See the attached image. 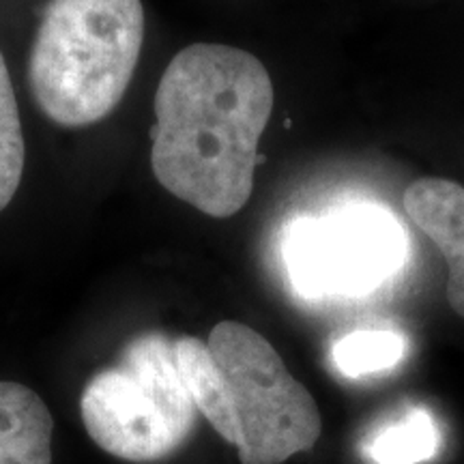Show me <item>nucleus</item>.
Here are the masks:
<instances>
[{"mask_svg":"<svg viewBox=\"0 0 464 464\" xmlns=\"http://www.w3.org/2000/svg\"><path fill=\"white\" fill-rule=\"evenodd\" d=\"M80 413L89 437L110 456L127 462L172 456L196 426L174 342L158 332L133 338L112 368L86 382Z\"/></svg>","mask_w":464,"mask_h":464,"instance_id":"nucleus-4","label":"nucleus"},{"mask_svg":"<svg viewBox=\"0 0 464 464\" xmlns=\"http://www.w3.org/2000/svg\"><path fill=\"white\" fill-rule=\"evenodd\" d=\"M271 112L274 82L256 56L222 44L188 45L155 92V179L205 216L232 218L252 196Z\"/></svg>","mask_w":464,"mask_h":464,"instance_id":"nucleus-1","label":"nucleus"},{"mask_svg":"<svg viewBox=\"0 0 464 464\" xmlns=\"http://www.w3.org/2000/svg\"><path fill=\"white\" fill-rule=\"evenodd\" d=\"M404 256V239L387 213L342 208L290 230L286 263L301 293L363 295L387 280Z\"/></svg>","mask_w":464,"mask_h":464,"instance_id":"nucleus-5","label":"nucleus"},{"mask_svg":"<svg viewBox=\"0 0 464 464\" xmlns=\"http://www.w3.org/2000/svg\"><path fill=\"white\" fill-rule=\"evenodd\" d=\"M50 409L22 382L0 381V464H52Z\"/></svg>","mask_w":464,"mask_h":464,"instance_id":"nucleus-7","label":"nucleus"},{"mask_svg":"<svg viewBox=\"0 0 464 464\" xmlns=\"http://www.w3.org/2000/svg\"><path fill=\"white\" fill-rule=\"evenodd\" d=\"M207 346L219 374L208 423L235 445L241 464H282L314 448L323 432L316 400L266 338L243 323L222 321Z\"/></svg>","mask_w":464,"mask_h":464,"instance_id":"nucleus-3","label":"nucleus"},{"mask_svg":"<svg viewBox=\"0 0 464 464\" xmlns=\"http://www.w3.org/2000/svg\"><path fill=\"white\" fill-rule=\"evenodd\" d=\"M142 42L140 0H50L28 63L39 110L63 127L106 119L131 82Z\"/></svg>","mask_w":464,"mask_h":464,"instance_id":"nucleus-2","label":"nucleus"},{"mask_svg":"<svg viewBox=\"0 0 464 464\" xmlns=\"http://www.w3.org/2000/svg\"><path fill=\"white\" fill-rule=\"evenodd\" d=\"M404 211L448 263V301L464 318V188L448 179L423 177L406 188Z\"/></svg>","mask_w":464,"mask_h":464,"instance_id":"nucleus-6","label":"nucleus"},{"mask_svg":"<svg viewBox=\"0 0 464 464\" xmlns=\"http://www.w3.org/2000/svg\"><path fill=\"white\" fill-rule=\"evenodd\" d=\"M439 432L426 411H411L376 432L365 451L379 464H417L434 456Z\"/></svg>","mask_w":464,"mask_h":464,"instance_id":"nucleus-8","label":"nucleus"},{"mask_svg":"<svg viewBox=\"0 0 464 464\" xmlns=\"http://www.w3.org/2000/svg\"><path fill=\"white\" fill-rule=\"evenodd\" d=\"M404 342L392 332H355L334 346V362L348 376L387 370L402 359Z\"/></svg>","mask_w":464,"mask_h":464,"instance_id":"nucleus-10","label":"nucleus"},{"mask_svg":"<svg viewBox=\"0 0 464 464\" xmlns=\"http://www.w3.org/2000/svg\"><path fill=\"white\" fill-rule=\"evenodd\" d=\"M26 144L22 133L20 110H17L14 84L0 54V211L14 200L24 174Z\"/></svg>","mask_w":464,"mask_h":464,"instance_id":"nucleus-9","label":"nucleus"}]
</instances>
